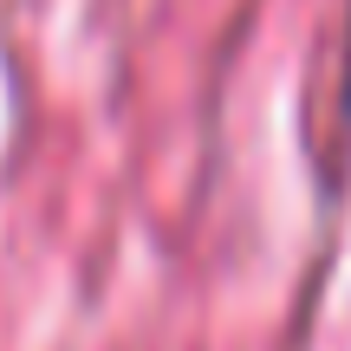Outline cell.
Wrapping results in <instances>:
<instances>
[{"mask_svg": "<svg viewBox=\"0 0 351 351\" xmlns=\"http://www.w3.org/2000/svg\"><path fill=\"white\" fill-rule=\"evenodd\" d=\"M345 111H351V59H345Z\"/></svg>", "mask_w": 351, "mask_h": 351, "instance_id": "6da1fadb", "label": "cell"}]
</instances>
